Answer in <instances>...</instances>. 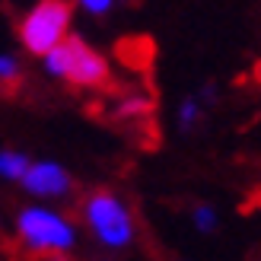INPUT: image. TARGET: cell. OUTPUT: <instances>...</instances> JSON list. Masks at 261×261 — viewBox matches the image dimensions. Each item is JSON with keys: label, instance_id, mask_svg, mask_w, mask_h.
<instances>
[{"label": "cell", "instance_id": "10", "mask_svg": "<svg viewBox=\"0 0 261 261\" xmlns=\"http://www.w3.org/2000/svg\"><path fill=\"white\" fill-rule=\"evenodd\" d=\"M70 7L86 13V16H109L118 7V0H70Z\"/></svg>", "mask_w": 261, "mask_h": 261}, {"label": "cell", "instance_id": "4", "mask_svg": "<svg viewBox=\"0 0 261 261\" xmlns=\"http://www.w3.org/2000/svg\"><path fill=\"white\" fill-rule=\"evenodd\" d=\"M73 29V7L70 0H35L19 16L16 38L19 48L32 58H45L55 51Z\"/></svg>", "mask_w": 261, "mask_h": 261}, {"label": "cell", "instance_id": "7", "mask_svg": "<svg viewBox=\"0 0 261 261\" xmlns=\"http://www.w3.org/2000/svg\"><path fill=\"white\" fill-rule=\"evenodd\" d=\"M29 163H32L29 153L4 147V150H0V178H4V181H16V185H19L22 175H25V169H29Z\"/></svg>", "mask_w": 261, "mask_h": 261}, {"label": "cell", "instance_id": "6", "mask_svg": "<svg viewBox=\"0 0 261 261\" xmlns=\"http://www.w3.org/2000/svg\"><path fill=\"white\" fill-rule=\"evenodd\" d=\"M211 99H214V86L198 89V93H188L185 99H181L178 115H175V121H178V127H181V134H191V130H198V124L204 121L207 109H211Z\"/></svg>", "mask_w": 261, "mask_h": 261}, {"label": "cell", "instance_id": "1", "mask_svg": "<svg viewBox=\"0 0 261 261\" xmlns=\"http://www.w3.org/2000/svg\"><path fill=\"white\" fill-rule=\"evenodd\" d=\"M13 236L25 252L38 258H64L80 242L73 220L58 207H45V204L19 207L16 217H13Z\"/></svg>", "mask_w": 261, "mask_h": 261}, {"label": "cell", "instance_id": "5", "mask_svg": "<svg viewBox=\"0 0 261 261\" xmlns=\"http://www.w3.org/2000/svg\"><path fill=\"white\" fill-rule=\"evenodd\" d=\"M19 185L35 201H61L73 191V175L67 172V166L55 160H32Z\"/></svg>", "mask_w": 261, "mask_h": 261}, {"label": "cell", "instance_id": "12", "mask_svg": "<svg viewBox=\"0 0 261 261\" xmlns=\"http://www.w3.org/2000/svg\"><path fill=\"white\" fill-rule=\"evenodd\" d=\"M0 226H4V217H0Z\"/></svg>", "mask_w": 261, "mask_h": 261}, {"label": "cell", "instance_id": "11", "mask_svg": "<svg viewBox=\"0 0 261 261\" xmlns=\"http://www.w3.org/2000/svg\"><path fill=\"white\" fill-rule=\"evenodd\" d=\"M118 112L127 115V118L147 115V112H150V99H147V96H124V99L118 102Z\"/></svg>", "mask_w": 261, "mask_h": 261}, {"label": "cell", "instance_id": "3", "mask_svg": "<svg viewBox=\"0 0 261 261\" xmlns=\"http://www.w3.org/2000/svg\"><path fill=\"white\" fill-rule=\"evenodd\" d=\"M42 67L51 80L76 89H102L112 80V64L96 45H89L83 35H67L64 42L42 58Z\"/></svg>", "mask_w": 261, "mask_h": 261}, {"label": "cell", "instance_id": "2", "mask_svg": "<svg viewBox=\"0 0 261 261\" xmlns=\"http://www.w3.org/2000/svg\"><path fill=\"white\" fill-rule=\"evenodd\" d=\"M80 220L93 242L106 252H127L137 242V217L118 191L96 188L89 191L80 204Z\"/></svg>", "mask_w": 261, "mask_h": 261}, {"label": "cell", "instance_id": "9", "mask_svg": "<svg viewBox=\"0 0 261 261\" xmlns=\"http://www.w3.org/2000/svg\"><path fill=\"white\" fill-rule=\"evenodd\" d=\"M22 80V61L13 51H0V86H16Z\"/></svg>", "mask_w": 261, "mask_h": 261}, {"label": "cell", "instance_id": "8", "mask_svg": "<svg viewBox=\"0 0 261 261\" xmlns=\"http://www.w3.org/2000/svg\"><path fill=\"white\" fill-rule=\"evenodd\" d=\"M191 226L201 232V236H214V232L220 229V214L214 204H194L191 211Z\"/></svg>", "mask_w": 261, "mask_h": 261}]
</instances>
